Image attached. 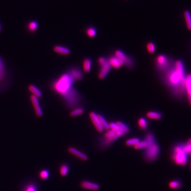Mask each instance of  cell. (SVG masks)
Returning a JSON list of instances; mask_svg holds the SVG:
<instances>
[{"mask_svg":"<svg viewBox=\"0 0 191 191\" xmlns=\"http://www.w3.org/2000/svg\"><path fill=\"white\" fill-rule=\"evenodd\" d=\"M137 124L140 128L143 130L147 129L148 127L147 121L143 117L139 119L137 121Z\"/></svg>","mask_w":191,"mask_h":191,"instance_id":"cell-26","label":"cell"},{"mask_svg":"<svg viewBox=\"0 0 191 191\" xmlns=\"http://www.w3.org/2000/svg\"><path fill=\"white\" fill-rule=\"evenodd\" d=\"M109 127H110V129L114 131L115 132H117L119 131H121L119 129V126L116 123H116L111 122V123H109Z\"/></svg>","mask_w":191,"mask_h":191,"instance_id":"cell-37","label":"cell"},{"mask_svg":"<svg viewBox=\"0 0 191 191\" xmlns=\"http://www.w3.org/2000/svg\"><path fill=\"white\" fill-rule=\"evenodd\" d=\"M98 117L99 119L100 122H101V124L102 127H103V130H109L110 129L109 127V124L106 121L105 119L103 117V116L101 115L100 114H98Z\"/></svg>","mask_w":191,"mask_h":191,"instance_id":"cell-27","label":"cell"},{"mask_svg":"<svg viewBox=\"0 0 191 191\" xmlns=\"http://www.w3.org/2000/svg\"><path fill=\"white\" fill-rule=\"evenodd\" d=\"M84 112L83 109L82 108H77V109H74L70 113V116L72 117H75V116H78L82 114Z\"/></svg>","mask_w":191,"mask_h":191,"instance_id":"cell-33","label":"cell"},{"mask_svg":"<svg viewBox=\"0 0 191 191\" xmlns=\"http://www.w3.org/2000/svg\"><path fill=\"white\" fill-rule=\"evenodd\" d=\"M28 90L33 93V95L36 96L38 98H40L42 96L41 91L34 85H29L28 86Z\"/></svg>","mask_w":191,"mask_h":191,"instance_id":"cell-18","label":"cell"},{"mask_svg":"<svg viewBox=\"0 0 191 191\" xmlns=\"http://www.w3.org/2000/svg\"><path fill=\"white\" fill-rule=\"evenodd\" d=\"M115 54V56L119 58V59H122L124 62V60L127 56V55L125 54L124 52H122L120 50H116Z\"/></svg>","mask_w":191,"mask_h":191,"instance_id":"cell-36","label":"cell"},{"mask_svg":"<svg viewBox=\"0 0 191 191\" xmlns=\"http://www.w3.org/2000/svg\"><path fill=\"white\" fill-rule=\"evenodd\" d=\"M111 67L110 64L108 62L106 64L104 65L103 67H101L100 72L98 74V77L101 79H103L106 77L108 75L109 72L111 69Z\"/></svg>","mask_w":191,"mask_h":191,"instance_id":"cell-14","label":"cell"},{"mask_svg":"<svg viewBox=\"0 0 191 191\" xmlns=\"http://www.w3.org/2000/svg\"><path fill=\"white\" fill-rule=\"evenodd\" d=\"M30 99H31L32 104L34 106L35 111V113H36L37 116L39 117H41L43 115V111H42L41 106H40L38 98L36 96H35L31 95L30 96Z\"/></svg>","mask_w":191,"mask_h":191,"instance_id":"cell-9","label":"cell"},{"mask_svg":"<svg viewBox=\"0 0 191 191\" xmlns=\"http://www.w3.org/2000/svg\"><path fill=\"white\" fill-rule=\"evenodd\" d=\"M22 191H38V187L35 183H29L23 187Z\"/></svg>","mask_w":191,"mask_h":191,"instance_id":"cell-20","label":"cell"},{"mask_svg":"<svg viewBox=\"0 0 191 191\" xmlns=\"http://www.w3.org/2000/svg\"><path fill=\"white\" fill-rule=\"evenodd\" d=\"M92 66L91 59L89 58H86L83 61V69L85 72H89L91 70Z\"/></svg>","mask_w":191,"mask_h":191,"instance_id":"cell-21","label":"cell"},{"mask_svg":"<svg viewBox=\"0 0 191 191\" xmlns=\"http://www.w3.org/2000/svg\"></svg>","mask_w":191,"mask_h":191,"instance_id":"cell-42","label":"cell"},{"mask_svg":"<svg viewBox=\"0 0 191 191\" xmlns=\"http://www.w3.org/2000/svg\"><path fill=\"white\" fill-rule=\"evenodd\" d=\"M160 147L157 142L144 149L143 157L147 162H153L157 159L160 154Z\"/></svg>","mask_w":191,"mask_h":191,"instance_id":"cell-5","label":"cell"},{"mask_svg":"<svg viewBox=\"0 0 191 191\" xmlns=\"http://www.w3.org/2000/svg\"><path fill=\"white\" fill-rule=\"evenodd\" d=\"M145 141L147 142L148 144L149 145H152L153 143H154L155 142H156V137H155V135L153 133L150 132L148 133L147 134L145 135L144 139Z\"/></svg>","mask_w":191,"mask_h":191,"instance_id":"cell-23","label":"cell"},{"mask_svg":"<svg viewBox=\"0 0 191 191\" xmlns=\"http://www.w3.org/2000/svg\"><path fill=\"white\" fill-rule=\"evenodd\" d=\"M89 116L96 130L99 132H103V127L101 125L99 119L98 117V115L96 114L95 112L91 111L89 114Z\"/></svg>","mask_w":191,"mask_h":191,"instance_id":"cell-10","label":"cell"},{"mask_svg":"<svg viewBox=\"0 0 191 191\" xmlns=\"http://www.w3.org/2000/svg\"><path fill=\"white\" fill-rule=\"evenodd\" d=\"M184 17L187 28L190 30H191V15L189 11L186 10L184 12Z\"/></svg>","mask_w":191,"mask_h":191,"instance_id":"cell-28","label":"cell"},{"mask_svg":"<svg viewBox=\"0 0 191 191\" xmlns=\"http://www.w3.org/2000/svg\"><path fill=\"white\" fill-rule=\"evenodd\" d=\"M123 135H124V134L121 131L116 132L111 129L107 130L103 135V139L101 141V145L102 147H108L114 141Z\"/></svg>","mask_w":191,"mask_h":191,"instance_id":"cell-6","label":"cell"},{"mask_svg":"<svg viewBox=\"0 0 191 191\" xmlns=\"http://www.w3.org/2000/svg\"><path fill=\"white\" fill-rule=\"evenodd\" d=\"M67 73L74 81H80L82 79L83 77V73L79 67H72L69 70Z\"/></svg>","mask_w":191,"mask_h":191,"instance_id":"cell-8","label":"cell"},{"mask_svg":"<svg viewBox=\"0 0 191 191\" xmlns=\"http://www.w3.org/2000/svg\"><path fill=\"white\" fill-rule=\"evenodd\" d=\"M65 103L69 108L77 109L80 103V95L77 90L73 87L67 93L62 96ZM78 108V107H77Z\"/></svg>","mask_w":191,"mask_h":191,"instance_id":"cell-3","label":"cell"},{"mask_svg":"<svg viewBox=\"0 0 191 191\" xmlns=\"http://www.w3.org/2000/svg\"><path fill=\"white\" fill-rule=\"evenodd\" d=\"M39 176L42 180H47L49 176V171L47 169H43L39 174Z\"/></svg>","mask_w":191,"mask_h":191,"instance_id":"cell-31","label":"cell"},{"mask_svg":"<svg viewBox=\"0 0 191 191\" xmlns=\"http://www.w3.org/2000/svg\"><path fill=\"white\" fill-rule=\"evenodd\" d=\"M182 144L175 145L173 149L171 157L173 161L178 165H185L187 162V155L184 150Z\"/></svg>","mask_w":191,"mask_h":191,"instance_id":"cell-2","label":"cell"},{"mask_svg":"<svg viewBox=\"0 0 191 191\" xmlns=\"http://www.w3.org/2000/svg\"><path fill=\"white\" fill-rule=\"evenodd\" d=\"M149 146L147 142L145 141V140L142 141H140L139 142L137 143V145L134 146V148L136 150L139 149H145Z\"/></svg>","mask_w":191,"mask_h":191,"instance_id":"cell-25","label":"cell"},{"mask_svg":"<svg viewBox=\"0 0 191 191\" xmlns=\"http://www.w3.org/2000/svg\"><path fill=\"white\" fill-rule=\"evenodd\" d=\"M1 24H0V31H1Z\"/></svg>","mask_w":191,"mask_h":191,"instance_id":"cell-41","label":"cell"},{"mask_svg":"<svg viewBox=\"0 0 191 191\" xmlns=\"http://www.w3.org/2000/svg\"><path fill=\"white\" fill-rule=\"evenodd\" d=\"M185 89L187 91L189 103L191 105V75H189L186 77Z\"/></svg>","mask_w":191,"mask_h":191,"instance_id":"cell-16","label":"cell"},{"mask_svg":"<svg viewBox=\"0 0 191 191\" xmlns=\"http://www.w3.org/2000/svg\"><path fill=\"white\" fill-rule=\"evenodd\" d=\"M170 62L165 55H159L156 59V64L159 70L165 71L169 67Z\"/></svg>","mask_w":191,"mask_h":191,"instance_id":"cell-7","label":"cell"},{"mask_svg":"<svg viewBox=\"0 0 191 191\" xmlns=\"http://www.w3.org/2000/svg\"><path fill=\"white\" fill-rule=\"evenodd\" d=\"M167 72L166 75V80L167 84L171 86L176 87L183 78L185 77L184 72L179 71L176 69L175 66L174 68L167 70Z\"/></svg>","mask_w":191,"mask_h":191,"instance_id":"cell-4","label":"cell"},{"mask_svg":"<svg viewBox=\"0 0 191 191\" xmlns=\"http://www.w3.org/2000/svg\"><path fill=\"white\" fill-rule=\"evenodd\" d=\"M116 123L118 125L119 129L124 134V135L129 133V127H128L127 124H125L124 123L121 121H117L116 122Z\"/></svg>","mask_w":191,"mask_h":191,"instance_id":"cell-22","label":"cell"},{"mask_svg":"<svg viewBox=\"0 0 191 191\" xmlns=\"http://www.w3.org/2000/svg\"><path fill=\"white\" fill-rule=\"evenodd\" d=\"M70 169L69 165L67 164H63L60 166L59 168V173L62 176H65L67 175Z\"/></svg>","mask_w":191,"mask_h":191,"instance_id":"cell-24","label":"cell"},{"mask_svg":"<svg viewBox=\"0 0 191 191\" xmlns=\"http://www.w3.org/2000/svg\"><path fill=\"white\" fill-rule=\"evenodd\" d=\"M147 116L151 119L159 120L162 118V114L158 111H150L147 113Z\"/></svg>","mask_w":191,"mask_h":191,"instance_id":"cell-19","label":"cell"},{"mask_svg":"<svg viewBox=\"0 0 191 191\" xmlns=\"http://www.w3.org/2000/svg\"><path fill=\"white\" fill-rule=\"evenodd\" d=\"M53 50L55 52L57 53L58 54L64 55H67L70 54V50L68 48L60 45H57L54 47Z\"/></svg>","mask_w":191,"mask_h":191,"instance_id":"cell-15","label":"cell"},{"mask_svg":"<svg viewBox=\"0 0 191 191\" xmlns=\"http://www.w3.org/2000/svg\"><path fill=\"white\" fill-rule=\"evenodd\" d=\"M80 186L83 189L91 190V191H97L100 186L98 184L95 183L93 182L89 181H83L80 183Z\"/></svg>","mask_w":191,"mask_h":191,"instance_id":"cell-11","label":"cell"},{"mask_svg":"<svg viewBox=\"0 0 191 191\" xmlns=\"http://www.w3.org/2000/svg\"><path fill=\"white\" fill-rule=\"evenodd\" d=\"M147 48L148 51L150 54L154 53L155 51H156V46H155V44L152 42L148 43L147 45Z\"/></svg>","mask_w":191,"mask_h":191,"instance_id":"cell-35","label":"cell"},{"mask_svg":"<svg viewBox=\"0 0 191 191\" xmlns=\"http://www.w3.org/2000/svg\"><path fill=\"white\" fill-rule=\"evenodd\" d=\"M74 82L68 73H65L52 82L51 88L55 93L62 96L73 88Z\"/></svg>","mask_w":191,"mask_h":191,"instance_id":"cell-1","label":"cell"},{"mask_svg":"<svg viewBox=\"0 0 191 191\" xmlns=\"http://www.w3.org/2000/svg\"><path fill=\"white\" fill-rule=\"evenodd\" d=\"M124 65H125L126 67L130 69H131L134 66V62L132 59V57L130 56H127L124 60Z\"/></svg>","mask_w":191,"mask_h":191,"instance_id":"cell-29","label":"cell"},{"mask_svg":"<svg viewBox=\"0 0 191 191\" xmlns=\"http://www.w3.org/2000/svg\"><path fill=\"white\" fill-rule=\"evenodd\" d=\"M140 140L139 138L137 137H133V138H131L127 140L125 142V145L129 147H131V146H133L135 145H137L138 142H139Z\"/></svg>","mask_w":191,"mask_h":191,"instance_id":"cell-30","label":"cell"},{"mask_svg":"<svg viewBox=\"0 0 191 191\" xmlns=\"http://www.w3.org/2000/svg\"><path fill=\"white\" fill-rule=\"evenodd\" d=\"M87 34L90 37H94L96 35V31L93 28H89L87 30Z\"/></svg>","mask_w":191,"mask_h":191,"instance_id":"cell-38","label":"cell"},{"mask_svg":"<svg viewBox=\"0 0 191 191\" xmlns=\"http://www.w3.org/2000/svg\"><path fill=\"white\" fill-rule=\"evenodd\" d=\"M169 186L171 189H179L181 186V182L178 180H174L171 181L169 183Z\"/></svg>","mask_w":191,"mask_h":191,"instance_id":"cell-32","label":"cell"},{"mask_svg":"<svg viewBox=\"0 0 191 191\" xmlns=\"http://www.w3.org/2000/svg\"><path fill=\"white\" fill-rule=\"evenodd\" d=\"M7 75L6 69L4 61L1 57H0V82L4 81Z\"/></svg>","mask_w":191,"mask_h":191,"instance_id":"cell-17","label":"cell"},{"mask_svg":"<svg viewBox=\"0 0 191 191\" xmlns=\"http://www.w3.org/2000/svg\"><path fill=\"white\" fill-rule=\"evenodd\" d=\"M28 27V29L29 30V31H31V32H34L37 29L38 23L36 21H33L29 23Z\"/></svg>","mask_w":191,"mask_h":191,"instance_id":"cell-34","label":"cell"},{"mask_svg":"<svg viewBox=\"0 0 191 191\" xmlns=\"http://www.w3.org/2000/svg\"><path fill=\"white\" fill-rule=\"evenodd\" d=\"M98 61L99 65H100L101 67H103L104 65L106 64V63L109 62L108 61V59H107L105 57H103V56L99 57L98 59Z\"/></svg>","mask_w":191,"mask_h":191,"instance_id":"cell-39","label":"cell"},{"mask_svg":"<svg viewBox=\"0 0 191 191\" xmlns=\"http://www.w3.org/2000/svg\"><path fill=\"white\" fill-rule=\"evenodd\" d=\"M186 144H187V145H191V137L189 140V141H187Z\"/></svg>","mask_w":191,"mask_h":191,"instance_id":"cell-40","label":"cell"},{"mask_svg":"<svg viewBox=\"0 0 191 191\" xmlns=\"http://www.w3.org/2000/svg\"><path fill=\"white\" fill-rule=\"evenodd\" d=\"M109 63L111 65V67L115 68L116 69H119L121 67L124 65V62L119 59V58L114 56H111L108 59Z\"/></svg>","mask_w":191,"mask_h":191,"instance_id":"cell-13","label":"cell"},{"mask_svg":"<svg viewBox=\"0 0 191 191\" xmlns=\"http://www.w3.org/2000/svg\"><path fill=\"white\" fill-rule=\"evenodd\" d=\"M68 151L71 155L75 156L76 157L80 159L81 160H83V161H86L88 159V156L85 155V153L80 151V150H77L74 147L69 148L68 149Z\"/></svg>","mask_w":191,"mask_h":191,"instance_id":"cell-12","label":"cell"}]
</instances>
